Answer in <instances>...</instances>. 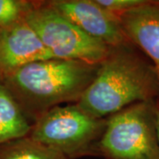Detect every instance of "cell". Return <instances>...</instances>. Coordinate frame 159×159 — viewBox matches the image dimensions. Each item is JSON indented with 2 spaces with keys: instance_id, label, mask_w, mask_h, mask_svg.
I'll return each mask as SVG.
<instances>
[{
  "instance_id": "6da1fadb",
  "label": "cell",
  "mask_w": 159,
  "mask_h": 159,
  "mask_svg": "<svg viewBox=\"0 0 159 159\" xmlns=\"http://www.w3.org/2000/svg\"><path fill=\"white\" fill-rule=\"evenodd\" d=\"M100 64L49 58L0 77L23 113L34 124L51 109L79 102L97 77Z\"/></svg>"
},
{
  "instance_id": "7a4b0ae2",
  "label": "cell",
  "mask_w": 159,
  "mask_h": 159,
  "mask_svg": "<svg viewBox=\"0 0 159 159\" xmlns=\"http://www.w3.org/2000/svg\"><path fill=\"white\" fill-rule=\"evenodd\" d=\"M159 82L151 61L133 43L109 47L97 77L77 104L104 119L133 103L157 101Z\"/></svg>"
},
{
  "instance_id": "3957f363",
  "label": "cell",
  "mask_w": 159,
  "mask_h": 159,
  "mask_svg": "<svg viewBox=\"0 0 159 159\" xmlns=\"http://www.w3.org/2000/svg\"><path fill=\"white\" fill-rule=\"evenodd\" d=\"M157 101L133 103L106 118L97 157L104 159H159Z\"/></svg>"
},
{
  "instance_id": "277c9868",
  "label": "cell",
  "mask_w": 159,
  "mask_h": 159,
  "mask_svg": "<svg viewBox=\"0 0 159 159\" xmlns=\"http://www.w3.org/2000/svg\"><path fill=\"white\" fill-rule=\"evenodd\" d=\"M106 122V118H94L77 103L60 105L37 119L28 136L67 159L97 157V145Z\"/></svg>"
},
{
  "instance_id": "5b68a950",
  "label": "cell",
  "mask_w": 159,
  "mask_h": 159,
  "mask_svg": "<svg viewBox=\"0 0 159 159\" xmlns=\"http://www.w3.org/2000/svg\"><path fill=\"white\" fill-rule=\"evenodd\" d=\"M25 19L54 58L100 64L108 53V45L86 34L47 1H34Z\"/></svg>"
},
{
  "instance_id": "8992f818",
  "label": "cell",
  "mask_w": 159,
  "mask_h": 159,
  "mask_svg": "<svg viewBox=\"0 0 159 159\" xmlns=\"http://www.w3.org/2000/svg\"><path fill=\"white\" fill-rule=\"evenodd\" d=\"M47 2L86 34L109 47L132 43L125 35L119 18L102 8L96 0H47Z\"/></svg>"
},
{
  "instance_id": "52a82bcc",
  "label": "cell",
  "mask_w": 159,
  "mask_h": 159,
  "mask_svg": "<svg viewBox=\"0 0 159 159\" xmlns=\"http://www.w3.org/2000/svg\"><path fill=\"white\" fill-rule=\"evenodd\" d=\"M54 58L26 19L0 29V77L30 63Z\"/></svg>"
},
{
  "instance_id": "ba28073f",
  "label": "cell",
  "mask_w": 159,
  "mask_h": 159,
  "mask_svg": "<svg viewBox=\"0 0 159 159\" xmlns=\"http://www.w3.org/2000/svg\"><path fill=\"white\" fill-rule=\"evenodd\" d=\"M119 18L127 38L151 61L159 82V0H146ZM157 102L159 107V97Z\"/></svg>"
},
{
  "instance_id": "9c48e42d",
  "label": "cell",
  "mask_w": 159,
  "mask_h": 159,
  "mask_svg": "<svg viewBox=\"0 0 159 159\" xmlns=\"http://www.w3.org/2000/svg\"><path fill=\"white\" fill-rule=\"evenodd\" d=\"M32 125L0 79V144L28 136Z\"/></svg>"
},
{
  "instance_id": "30bf717a",
  "label": "cell",
  "mask_w": 159,
  "mask_h": 159,
  "mask_svg": "<svg viewBox=\"0 0 159 159\" xmlns=\"http://www.w3.org/2000/svg\"><path fill=\"white\" fill-rule=\"evenodd\" d=\"M0 159H67L63 154L26 136L0 144Z\"/></svg>"
},
{
  "instance_id": "8fae6325",
  "label": "cell",
  "mask_w": 159,
  "mask_h": 159,
  "mask_svg": "<svg viewBox=\"0 0 159 159\" xmlns=\"http://www.w3.org/2000/svg\"><path fill=\"white\" fill-rule=\"evenodd\" d=\"M34 1L0 0V29L8 28L24 20Z\"/></svg>"
},
{
  "instance_id": "7c38bea8",
  "label": "cell",
  "mask_w": 159,
  "mask_h": 159,
  "mask_svg": "<svg viewBox=\"0 0 159 159\" xmlns=\"http://www.w3.org/2000/svg\"><path fill=\"white\" fill-rule=\"evenodd\" d=\"M98 5L119 17L121 14L130 11L137 6H142L146 0H96Z\"/></svg>"
},
{
  "instance_id": "4fadbf2b",
  "label": "cell",
  "mask_w": 159,
  "mask_h": 159,
  "mask_svg": "<svg viewBox=\"0 0 159 159\" xmlns=\"http://www.w3.org/2000/svg\"><path fill=\"white\" fill-rule=\"evenodd\" d=\"M157 136H158L159 142V107L157 111Z\"/></svg>"
}]
</instances>
